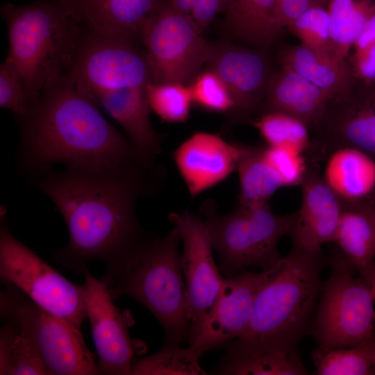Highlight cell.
<instances>
[{
  "mask_svg": "<svg viewBox=\"0 0 375 375\" xmlns=\"http://www.w3.org/2000/svg\"><path fill=\"white\" fill-rule=\"evenodd\" d=\"M36 176L35 186L53 201L68 228L67 244L54 250L53 258L83 274L90 262L107 265L148 238L137 219V202L158 190L165 172L65 167Z\"/></svg>",
  "mask_w": 375,
  "mask_h": 375,
  "instance_id": "cell-1",
  "label": "cell"
},
{
  "mask_svg": "<svg viewBox=\"0 0 375 375\" xmlns=\"http://www.w3.org/2000/svg\"><path fill=\"white\" fill-rule=\"evenodd\" d=\"M92 99L63 74L44 88L34 112L23 122L19 160L35 175L58 163L109 173L158 166L101 115Z\"/></svg>",
  "mask_w": 375,
  "mask_h": 375,
  "instance_id": "cell-2",
  "label": "cell"
},
{
  "mask_svg": "<svg viewBox=\"0 0 375 375\" xmlns=\"http://www.w3.org/2000/svg\"><path fill=\"white\" fill-rule=\"evenodd\" d=\"M321 251L292 247L259 290L244 333L226 344L225 356H255L297 349L312 326L319 297Z\"/></svg>",
  "mask_w": 375,
  "mask_h": 375,
  "instance_id": "cell-3",
  "label": "cell"
},
{
  "mask_svg": "<svg viewBox=\"0 0 375 375\" xmlns=\"http://www.w3.org/2000/svg\"><path fill=\"white\" fill-rule=\"evenodd\" d=\"M181 240L174 226L163 238L148 237L106 265L100 278L114 301L129 296L146 307L162 326L165 344L174 345L188 340L190 332Z\"/></svg>",
  "mask_w": 375,
  "mask_h": 375,
  "instance_id": "cell-4",
  "label": "cell"
},
{
  "mask_svg": "<svg viewBox=\"0 0 375 375\" xmlns=\"http://www.w3.org/2000/svg\"><path fill=\"white\" fill-rule=\"evenodd\" d=\"M1 14L8 29L7 57L19 72L35 110L44 88L67 70L81 28L56 0L6 4Z\"/></svg>",
  "mask_w": 375,
  "mask_h": 375,
  "instance_id": "cell-5",
  "label": "cell"
},
{
  "mask_svg": "<svg viewBox=\"0 0 375 375\" xmlns=\"http://www.w3.org/2000/svg\"><path fill=\"white\" fill-rule=\"evenodd\" d=\"M200 217L208 229L212 248L219 260V269L231 277L247 267L267 270L283 258L278 243L290 233L297 212L274 214L267 202L242 206L231 213L219 215L214 199L205 201Z\"/></svg>",
  "mask_w": 375,
  "mask_h": 375,
  "instance_id": "cell-6",
  "label": "cell"
},
{
  "mask_svg": "<svg viewBox=\"0 0 375 375\" xmlns=\"http://www.w3.org/2000/svg\"><path fill=\"white\" fill-rule=\"evenodd\" d=\"M331 274L322 282L312 324L317 347H351L374 339V300L367 285L338 250L330 257Z\"/></svg>",
  "mask_w": 375,
  "mask_h": 375,
  "instance_id": "cell-7",
  "label": "cell"
},
{
  "mask_svg": "<svg viewBox=\"0 0 375 375\" xmlns=\"http://www.w3.org/2000/svg\"><path fill=\"white\" fill-rule=\"evenodd\" d=\"M0 278L38 306L81 331L85 315V288L67 280L18 240L1 215Z\"/></svg>",
  "mask_w": 375,
  "mask_h": 375,
  "instance_id": "cell-8",
  "label": "cell"
},
{
  "mask_svg": "<svg viewBox=\"0 0 375 375\" xmlns=\"http://www.w3.org/2000/svg\"><path fill=\"white\" fill-rule=\"evenodd\" d=\"M3 285L1 319L13 322L26 332L51 375L99 374L81 331L38 306L15 286Z\"/></svg>",
  "mask_w": 375,
  "mask_h": 375,
  "instance_id": "cell-9",
  "label": "cell"
},
{
  "mask_svg": "<svg viewBox=\"0 0 375 375\" xmlns=\"http://www.w3.org/2000/svg\"><path fill=\"white\" fill-rule=\"evenodd\" d=\"M201 33L167 0L157 1L140 33L153 83H190L213 48Z\"/></svg>",
  "mask_w": 375,
  "mask_h": 375,
  "instance_id": "cell-10",
  "label": "cell"
},
{
  "mask_svg": "<svg viewBox=\"0 0 375 375\" xmlns=\"http://www.w3.org/2000/svg\"><path fill=\"white\" fill-rule=\"evenodd\" d=\"M65 74L94 101L105 91L153 83L146 55L135 42L102 37L82 28Z\"/></svg>",
  "mask_w": 375,
  "mask_h": 375,
  "instance_id": "cell-11",
  "label": "cell"
},
{
  "mask_svg": "<svg viewBox=\"0 0 375 375\" xmlns=\"http://www.w3.org/2000/svg\"><path fill=\"white\" fill-rule=\"evenodd\" d=\"M278 264L260 272L244 270L225 278L213 305L188 338L189 345L201 357L207 351L226 345L244 333L256 294Z\"/></svg>",
  "mask_w": 375,
  "mask_h": 375,
  "instance_id": "cell-12",
  "label": "cell"
},
{
  "mask_svg": "<svg viewBox=\"0 0 375 375\" xmlns=\"http://www.w3.org/2000/svg\"><path fill=\"white\" fill-rule=\"evenodd\" d=\"M168 219L178 229L183 244L181 262L186 287L190 335L213 305L225 278L214 261L213 248L203 219L187 210L171 212Z\"/></svg>",
  "mask_w": 375,
  "mask_h": 375,
  "instance_id": "cell-13",
  "label": "cell"
},
{
  "mask_svg": "<svg viewBox=\"0 0 375 375\" xmlns=\"http://www.w3.org/2000/svg\"><path fill=\"white\" fill-rule=\"evenodd\" d=\"M85 315L98 355L99 374L131 375L135 349L128 328L131 318L114 304L105 283L85 268Z\"/></svg>",
  "mask_w": 375,
  "mask_h": 375,
  "instance_id": "cell-14",
  "label": "cell"
},
{
  "mask_svg": "<svg viewBox=\"0 0 375 375\" xmlns=\"http://www.w3.org/2000/svg\"><path fill=\"white\" fill-rule=\"evenodd\" d=\"M237 142H227L219 135L193 134L174 151V160L191 197L225 180L236 169Z\"/></svg>",
  "mask_w": 375,
  "mask_h": 375,
  "instance_id": "cell-15",
  "label": "cell"
},
{
  "mask_svg": "<svg viewBox=\"0 0 375 375\" xmlns=\"http://www.w3.org/2000/svg\"><path fill=\"white\" fill-rule=\"evenodd\" d=\"M301 185V206L289 233L292 247L306 252L321 251L324 243L335 240L342 203L315 167L308 165Z\"/></svg>",
  "mask_w": 375,
  "mask_h": 375,
  "instance_id": "cell-16",
  "label": "cell"
},
{
  "mask_svg": "<svg viewBox=\"0 0 375 375\" xmlns=\"http://www.w3.org/2000/svg\"><path fill=\"white\" fill-rule=\"evenodd\" d=\"M56 1L83 31L135 43L158 0Z\"/></svg>",
  "mask_w": 375,
  "mask_h": 375,
  "instance_id": "cell-17",
  "label": "cell"
},
{
  "mask_svg": "<svg viewBox=\"0 0 375 375\" xmlns=\"http://www.w3.org/2000/svg\"><path fill=\"white\" fill-rule=\"evenodd\" d=\"M207 64L232 96L234 108L229 113L233 117L250 112L257 106L267 75L266 61L260 53L232 45L213 47Z\"/></svg>",
  "mask_w": 375,
  "mask_h": 375,
  "instance_id": "cell-18",
  "label": "cell"
},
{
  "mask_svg": "<svg viewBox=\"0 0 375 375\" xmlns=\"http://www.w3.org/2000/svg\"><path fill=\"white\" fill-rule=\"evenodd\" d=\"M145 86L105 91L94 101L122 126L129 140L144 157L156 161L162 151L161 139L151 124Z\"/></svg>",
  "mask_w": 375,
  "mask_h": 375,
  "instance_id": "cell-19",
  "label": "cell"
},
{
  "mask_svg": "<svg viewBox=\"0 0 375 375\" xmlns=\"http://www.w3.org/2000/svg\"><path fill=\"white\" fill-rule=\"evenodd\" d=\"M331 97L326 90L285 67L270 85L265 108L267 112H284L308 126L324 118Z\"/></svg>",
  "mask_w": 375,
  "mask_h": 375,
  "instance_id": "cell-20",
  "label": "cell"
},
{
  "mask_svg": "<svg viewBox=\"0 0 375 375\" xmlns=\"http://www.w3.org/2000/svg\"><path fill=\"white\" fill-rule=\"evenodd\" d=\"M334 242L359 277L375 267V221L370 206L342 202Z\"/></svg>",
  "mask_w": 375,
  "mask_h": 375,
  "instance_id": "cell-21",
  "label": "cell"
},
{
  "mask_svg": "<svg viewBox=\"0 0 375 375\" xmlns=\"http://www.w3.org/2000/svg\"><path fill=\"white\" fill-rule=\"evenodd\" d=\"M323 179L341 201H360L375 188V160L356 149H335L327 160Z\"/></svg>",
  "mask_w": 375,
  "mask_h": 375,
  "instance_id": "cell-22",
  "label": "cell"
},
{
  "mask_svg": "<svg viewBox=\"0 0 375 375\" xmlns=\"http://www.w3.org/2000/svg\"><path fill=\"white\" fill-rule=\"evenodd\" d=\"M322 143L319 151L350 147L375 157V106L363 103L344 108Z\"/></svg>",
  "mask_w": 375,
  "mask_h": 375,
  "instance_id": "cell-23",
  "label": "cell"
},
{
  "mask_svg": "<svg viewBox=\"0 0 375 375\" xmlns=\"http://www.w3.org/2000/svg\"><path fill=\"white\" fill-rule=\"evenodd\" d=\"M239 156L236 169L240 193L238 205L267 202L281 187L283 181L267 160L264 147H251L237 142Z\"/></svg>",
  "mask_w": 375,
  "mask_h": 375,
  "instance_id": "cell-24",
  "label": "cell"
},
{
  "mask_svg": "<svg viewBox=\"0 0 375 375\" xmlns=\"http://www.w3.org/2000/svg\"><path fill=\"white\" fill-rule=\"evenodd\" d=\"M284 62L285 67L296 72L331 96L340 92L349 78V71L344 59L303 44L290 49L285 55Z\"/></svg>",
  "mask_w": 375,
  "mask_h": 375,
  "instance_id": "cell-25",
  "label": "cell"
},
{
  "mask_svg": "<svg viewBox=\"0 0 375 375\" xmlns=\"http://www.w3.org/2000/svg\"><path fill=\"white\" fill-rule=\"evenodd\" d=\"M278 0H231L224 12L228 27L237 37L256 44L271 41L278 32Z\"/></svg>",
  "mask_w": 375,
  "mask_h": 375,
  "instance_id": "cell-26",
  "label": "cell"
},
{
  "mask_svg": "<svg viewBox=\"0 0 375 375\" xmlns=\"http://www.w3.org/2000/svg\"><path fill=\"white\" fill-rule=\"evenodd\" d=\"M1 375H51L30 336L16 323L1 320Z\"/></svg>",
  "mask_w": 375,
  "mask_h": 375,
  "instance_id": "cell-27",
  "label": "cell"
},
{
  "mask_svg": "<svg viewBox=\"0 0 375 375\" xmlns=\"http://www.w3.org/2000/svg\"><path fill=\"white\" fill-rule=\"evenodd\" d=\"M231 375H307L297 349L270 351L255 356L224 355L214 371Z\"/></svg>",
  "mask_w": 375,
  "mask_h": 375,
  "instance_id": "cell-28",
  "label": "cell"
},
{
  "mask_svg": "<svg viewBox=\"0 0 375 375\" xmlns=\"http://www.w3.org/2000/svg\"><path fill=\"white\" fill-rule=\"evenodd\" d=\"M317 375H372L374 339L351 347L324 349L311 353Z\"/></svg>",
  "mask_w": 375,
  "mask_h": 375,
  "instance_id": "cell-29",
  "label": "cell"
},
{
  "mask_svg": "<svg viewBox=\"0 0 375 375\" xmlns=\"http://www.w3.org/2000/svg\"><path fill=\"white\" fill-rule=\"evenodd\" d=\"M200 355L191 346L186 348L165 344L156 353L133 361L131 375H203Z\"/></svg>",
  "mask_w": 375,
  "mask_h": 375,
  "instance_id": "cell-30",
  "label": "cell"
},
{
  "mask_svg": "<svg viewBox=\"0 0 375 375\" xmlns=\"http://www.w3.org/2000/svg\"><path fill=\"white\" fill-rule=\"evenodd\" d=\"M253 125L270 147H286L299 152L310 148L307 126L297 118L281 112H268Z\"/></svg>",
  "mask_w": 375,
  "mask_h": 375,
  "instance_id": "cell-31",
  "label": "cell"
},
{
  "mask_svg": "<svg viewBox=\"0 0 375 375\" xmlns=\"http://www.w3.org/2000/svg\"><path fill=\"white\" fill-rule=\"evenodd\" d=\"M150 108L167 122H185L193 103L189 85L149 83L145 86Z\"/></svg>",
  "mask_w": 375,
  "mask_h": 375,
  "instance_id": "cell-32",
  "label": "cell"
},
{
  "mask_svg": "<svg viewBox=\"0 0 375 375\" xmlns=\"http://www.w3.org/2000/svg\"><path fill=\"white\" fill-rule=\"evenodd\" d=\"M189 86L193 103L205 110L230 112L234 108V101L227 86L211 69L200 72Z\"/></svg>",
  "mask_w": 375,
  "mask_h": 375,
  "instance_id": "cell-33",
  "label": "cell"
},
{
  "mask_svg": "<svg viewBox=\"0 0 375 375\" xmlns=\"http://www.w3.org/2000/svg\"><path fill=\"white\" fill-rule=\"evenodd\" d=\"M302 44L315 50L333 53L331 44L330 19L324 7H314L289 26Z\"/></svg>",
  "mask_w": 375,
  "mask_h": 375,
  "instance_id": "cell-34",
  "label": "cell"
},
{
  "mask_svg": "<svg viewBox=\"0 0 375 375\" xmlns=\"http://www.w3.org/2000/svg\"><path fill=\"white\" fill-rule=\"evenodd\" d=\"M0 106L25 119L34 111L23 78L12 61L6 57L0 67Z\"/></svg>",
  "mask_w": 375,
  "mask_h": 375,
  "instance_id": "cell-35",
  "label": "cell"
},
{
  "mask_svg": "<svg viewBox=\"0 0 375 375\" xmlns=\"http://www.w3.org/2000/svg\"><path fill=\"white\" fill-rule=\"evenodd\" d=\"M328 6L332 51L338 58L344 59L356 41L354 0H329Z\"/></svg>",
  "mask_w": 375,
  "mask_h": 375,
  "instance_id": "cell-36",
  "label": "cell"
},
{
  "mask_svg": "<svg viewBox=\"0 0 375 375\" xmlns=\"http://www.w3.org/2000/svg\"><path fill=\"white\" fill-rule=\"evenodd\" d=\"M265 157L281 176L284 186L301 183L308 168L299 151L286 147H264Z\"/></svg>",
  "mask_w": 375,
  "mask_h": 375,
  "instance_id": "cell-37",
  "label": "cell"
},
{
  "mask_svg": "<svg viewBox=\"0 0 375 375\" xmlns=\"http://www.w3.org/2000/svg\"><path fill=\"white\" fill-rule=\"evenodd\" d=\"M178 12L190 19L200 32L215 19L224 13L231 0H167Z\"/></svg>",
  "mask_w": 375,
  "mask_h": 375,
  "instance_id": "cell-38",
  "label": "cell"
},
{
  "mask_svg": "<svg viewBox=\"0 0 375 375\" xmlns=\"http://www.w3.org/2000/svg\"><path fill=\"white\" fill-rule=\"evenodd\" d=\"M329 0H278L276 7V25L278 31L289 26L309 9L324 7Z\"/></svg>",
  "mask_w": 375,
  "mask_h": 375,
  "instance_id": "cell-39",
  "label": "cell"
},
{
  "mask_svg": "<svg viewBox=\"0 0 375 375\" xmlns=\"http://www.w3.org/2000/svg\"><path fill=\"white\" fill-rule=\"evenodd\" d=\"M357 74L365 81H375V42L354 56Z\"/></svg>",
  "mask_w": 375,
  "mask_h": 375,
  "instance_id": "cell-40",
  "label": "cell"
},
{
  "mask_svg": "<svg viewBox=\"0 0 375 375\" xmlns=\"http://www.w3.org/2000/svg\"><path fill=\"white\" fill-rule=\"evenodd\" d=\"M375 42V4L367 18L365 26L353 44L356 53L365 49L368 46ZM355 53V54H356Z\"/></svg>",
  "mask_w": 375,
  "mask_h": 375,
  "instance_id": "cell-41",
  "label": "cell"
},
{
  "mask_svg": "<svg viewBox=\"0 0 375 375\" xmlns=\"http://www.w3.org/2000/svg\"><path fill=\"white\" fill-rule=\"evenodd\" d=\"M360 278L369 288L372 296L375 301V267L365 276Z\"/></svg>",
  "mask_w": 375,
  "mask_h": 375,
  "instance_id": "cell-42",
  "label": "cell"
},
{
  "mask_svg": "<svg viewBox=\"0 0 375 375\" xmlns=\"http://www.w3.org/2000/svg\"><path fill=\"white\" fill-rule=\"evenodd\" d=\"M374 344H375V333H374ZM372 375H375V362H374L373 369H372Z\"/></svg>",
  "mask_w": 375,
  "mask_h": 375,
  "instance_id": "cell-43",
  "label": "cell"
},
{
  "mask_svg": "<svg viewBox=\"0 0 375 375\" xmlns=\"http://www.w3.org/2000/svg\"><path fill=\"white\" fill-rule=\"evenodd\" d=\"M372 210V212H373V215H374V221H375V209L372 206H369Z\"/></svg>",
  "mask_w": 375,
  "mask_h": 375,
  "instance_id": "cell-44",
  "label": "cell"
},
{
  "mask_svg": "<svg viewBox=\"0 0 375 375\" xmlns=\"http://www.w3.org/2000/svg\"><path fill=\"white\" fill-rule=\"evenodd\" d=\"M375 209V204L374 206H372Z\"/></svg>",
  "mask_w": 375,
  "mask_h": 375,
  "instance_id": "cell-45",
  "label": "cell"
}]
</instances>
